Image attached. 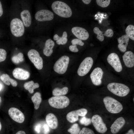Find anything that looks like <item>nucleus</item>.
<instances>
[{"label": "nucleus", "instance_id": "412c9836", "mask_svg": "<svg viewBox=\"0 0 134 134\" xmlns=\"http://www.w3.org/2000/svg\"><path fill=\"white\" fill-rule=\"evenodd\" d=\"M55 45L54 41L50 39L46 40L43 49L44 54L46 56H50L53 53V48Z\"/></svg>", "mask_w": 134, "mask_h": 134}, {"label": "nucleus", "instance_id": "ea45409f", "mask_svg": "<svg viewBox=\"0 0 134 134\" xmlns=\"http://www.w3.org/2000/svg\"><path fill=\"white\" fill-rule=\"evenodd\" d=\"M41 125L40 124H38L36 125L34 127V130L35 132L38 134L40 133L41 131Z\"/></svg>", "mask_w": 134, "mask_h": 134}, {"label": "nucleus", "instance_id": "a18cd8bd", "mask_svg": "<svg viewBox=\"0 0 134 134\" xmlns=\"http://www.w3.org/2000/svg\"><path fill=\"white\" fill-rule=\"evenodd\" d=\"M1 127H2L1 125V123L0 122V131L1 130Z\"/></svg>", "mask_w": 134, "mask_h": 134}, {"label": "nucleus", "instance_id": "72a5a7b5", "mask_svg": "<svg viewBox=\"0 0 134 134\" xmlns=\"http://www.w3.org/2000/svg\"><path fill=\"white\" fill-rule=\"evenodd\" d=\"M79 134H95L94 131L91 129L85 127L83 128L80 131Z\"/></svg>", "mask_w": 134, "mask_h": 134}, {"label": "nucleus", "instance_id": "4be33fe9", "mask_svg": "<svg viewBox=\"0 0 134 134\" xmlns=\"http://www.w3.org/2000/svg\"><path fill=\"white\" fill-rule=\"evenodd\" d=\"M21 17L24 25L26 27H28L31 23V17L29 11L25 10L21 13Z\"/></svg>", "mask_w": 134, "mask_h": 134}, {"label": "nucleus", "instance_id": "c03bdc74", "mask_svg": "<svg viewBox=\"0 0 134 134\" xmlns=\"http://www.w3.org/2000/svg\"><path fill=\"white\" fill-rule=\"evenodd\" d=\"M16 134H26L25 132L22 131H20L17 132Z\"/></svg>", "mask_w": 134, "mask_h": 134}, {"label": "nucleus", "instance_id": "f704fd0d", "mask_svg": "<svg viewBox=\"0 0 134 134\" xmlns=\"http://www.w3.org/2000/svg\"><path fill=\"white\" fill-rule=\"evenodd\" d=\"M7 53L3 49L0 48V62L4 61L6 58Z\"/></svg>", "mask_w": 134, "mask_h": 134}, {"label": "nucleus", "instance_id": "423d86ee", "mask_svg": "<svg viewBox=\"0 0 134 134\" xmlns=\"http://www.w3.org/2000/svg\"><path fill=\"white\" fill-rule=\"evenodd\" d=\"M69 58L66 56H63L59 59L55 63L53 69L54 71L60 74L66 72L69 62Z\"/></svg>", "mask_w": 134, "mask_h": 134}, {"label": "nucleus", "instance_id": "bb28decb", "mask_svg": "<svg viewBox=\"0 0 134 134\" xmlns=\"http://www.w3.org/2000/svg\"><path fill=\"white\" fill-rule=\"evenodd\" d=\"M68 90V88L66 87L62 88H56L53 90L52 94L54 96H63L67 93Z\"/></svg>", "mask_w": 134, "mask_h": 134}, {"label": "nucleus", "instance_id": "20e7f679", "mask_svg": "<svg viewBox=\"0 0 134 134\" xmlns=\"http://www.w3.org/2000/svg\"><path fill=\"white\" fill-rule=\"evenodd\" d=\"M48 102L52 107L57 109H63L69 105L70 101L67 97L61 96H54L50 98L48 100Z\"/></svg>", "mask_w": 134, "mask_h": 134}, {"label": "nucleus", "instance_id": "1a4fd4ad", "mask_svg": "<svg viewBox=\"0 0 134 134\" xmlns=\"http://www.w3.org/2000/svg\"><path fill=\"white\" fill-rule=\"evenodd\" d=\"M91 120L93 126L98 132L103 134L107 131V129L106 125L100 116L98 115H94Z\"/></svg>", "mask_w": 134, "mask_h": 134}, {"label": "nucleus", "instance_id": "e433bc0d", "mask_svg": "<svg viewBox=\"0 0 134 134\" xmlns=\"http://www.w3.org/2000/svg\"><path fill=\"white\" fill-rule=\"evenodd\" d=\"M114 34V33L113 31L111 29H107L103 34L104 35L107 37H111Z\"/></svg>", "mask_w": 134, "mask_h": 134}, {"label": "nucleus", "instance_id": "37998d69", "mask_svg": "<svg viewBox=\"0 0 134 134\" xmlns=\"http://www.w3.org/2000/svg\"><path fill=\"white\" fill-rule=\"evenodd\" d=\"M126 134H134V133L133 130L131 129L129 131L128 133Z\"/></svg>", "mask_w": 134, "mask_h": 134}, {"label": "nucleus", "instance_id": "dca6fc26", "mask_svg": "<svg viewBox=\"0 0 134 134\" xmlns=\"http://www.w3.org/2000/svg\"><path fill=\"white\" fill-rule=\"evenodd\" d=\"M13 76L16 78L20 80H26L30 77L29 72L22 68H16L12 72Z\"/></svg>", "mask_w": 134, "mask_h": 134}, {"label": "nucleus", "instance_id": "a878e982", "mask_svg": "<svg viewBox=\"0 0 134 134\" xmlns=\"http://www.w3.org/2000/svg\"><path fill=\"white\" fill-rule=\"evenodd\" d=\"M31 100L34 104V109H37L42 101L40 93L39 92H36L32 97Z\"/></svg>", "mask_w": 134, "mask_h": 134}, {"label": "nucleus", "instance_id": "6ab92c4d", "mask_svg": "<svg viewBox=\"0 0 134 134\" xmlns=\"http://www.w3.org/2000/svg\"><path fill=\"white\" fill-rule=\"evenodd\" d=\"M129 40V37L126 34L123 35L117 39L119 43L118 47L121 52H124L126 51Z\"/></svg>", "mask_w": 134, "mask_h": 134}, {"label": "nucleus", "instance_id": "ddd939ff", "mask_svg": "<svg viewBox=\"0 0 134 134\" xmlns=\"http://www.w3.org/2000/svg\"><path fill=\"white\" fill-rule=\"evenodd\" d=\"M8 113L10 117L14 121L19 123H22L25 120L23 113L18 109L12 107L8 110Z\"/></svg>", "mask_w": 134, "mask_h": 134}, {"label": "nucleus", "instance_id": "a211bd4d", "mask_svg": "<svg viewBox=\"0 0 134 134\" xmlns=\"http://www.w3.org/2000/svg\"><path fill=\"white\" fill-rule=\"evenodd\" d=\"M123 59L125 65L127 67L131 68L134 66V54L132 51L125 52L123 56Z\"/></svg>", "mask_w": 134, "mask_h": 134}, {"label": "nucleus", "instance_id": "c85d7f7f", "mask_svg": "<svg viewBox=\"0 0 134 134\" xmlns=\"http://www.w3.org/2000/svg\"><path fill=\"white\" fill-rule=\"evenodd\" d=\"M12 61L16 64H18L24 60V56L21 52L19 53L17 55H14L11 58Z\"/></svg>", "mask_w": 134, "mask_h": 134}, {"label": "nucleus", "instance_id": "2eb2a0df", "mask_svg": "<svg viewBox=\"0 0 134 134\" xmlns=\"http://www.w3.org/2000/svg\"><path fill=\"white\" fill-rule=\"evenodd\" d=\"M71 32L76 37L80 40H86L89 37V34L87 31L82 27H74L72 29Z\"/></svg>", "mask_w": 134, "mask_h": 134}, {"label": "nucleus", "instance_id": "0eeeda50", "mask_svg": "<svg viewBox=\"0 0 134 134\" xmlns=\"http://www.w3.org/2000/svg\"><path fill=\"white\" fill-rule=\"evenodd\" d=\"M30 60L37 69H41L43 67V60L38 52L34 49H31L28 53Z\"/></svg>", "mask_w": 134, "mask_h": 134}, {"label": "nucleus", "instance_id": "f3484780", "mask_svg": "<svg viewBox=\"0 0 134 134\" xmlns=\"http://www.w3.org/2000/svg\"><path fill=\"white\" fill-rule=\"evenodd\" d=\"M125 123L124 118L122 117H120L117 119L110 128L111 132L113 134L117 133L123 126Z\"/></svg>", "mask_w": 134, "mask_h": 134}, {"label": "nucleus", "instance_id": "c9c22d12", "mask_svg": "<svg viewBox=\"0 0 134 134\" xmlns=\"http://www.w3.org/2000/svg\"><path fill=\"white\" fill-rule=\"evenodd\" d=\"M71 43L72 45H76L77 44L82 46L84 44V43L82 42L81 40L78 39H73L71 41Z\"/></svg>", "mask_w": 134, "mask_h": 134}, {"label": "nucleus", "instance_id": "f8f14e48", "mask_svg": "<svg viewBox=\"0 0 134 134\" xmlns=\"http://www.w3.org/2000/svg\"><path fill=\"white\" fill-rule=\"evenodd\" d=\"M35 19L39 21H49L52 20L54 17L53 13L46 9H42L37 11L35 15Z\"/></svg>", "mask_w": 134, "mask_h": 134}, {"label": "nucleus", "instance_id": "f03ea898", "mask_svg": "<svg viewBox=\"0 0 134 134\" xmlns=\"http://www.w3.org/2000/svg\"><path fill=\"white\" fill-rule=\"evenodd\" d=\"M103 101L106 109L111 113H118L123 109V106L122 104L111 97H105L103 99Z\"/></svg>", "mask_w": 134, "mask_h": 134}, {"label": "nucleus", "instance_id": "6e6552de", "mask_svg": "<svg viewBox=\"0 0 134 134\" xmlns=\"http://www.w3.org/2000/svg\"><path fill=\"white\" fill-rule=\"evenodd\" d=\"M93 60L91 57L85 58L80 64L77 70V73L80 76L85 75L90 71L93 64Z\"/></svg>", "mask_w": 134, "mask_h": 134}, {"label": "nucleus", "instance_id": "9b49d317", "mask_svg": "<svg viewBox=\"0 0 134 134\" xmlns=\"http://www.w3.org/2000/svg\"><path fill=\"white\" fill-rule=\"evenodd\" d=\"M87 112V109L84 108L70 111L67 114V119L70 123H74L78 120L79 116H85Z\"/></svg>", "mask_w": 134, "mask_h": 134}, {"label": "nucleus", "instance_id": "4c0bfd02", "mask_svg": "<svg viewBox=\"0 0 134 134\" xmlns=\"http://www.w3.org/2000/svg\"><path fill=\"white\" fill-rule=\"evenodd\" d=\"M43 133L44 134H48L50 132V129L48 125L44 124L43 126Z\"/></svg>", "mask_w": 134, "mask_h": 134}, {"label": "nucleus", "instance_id": "393cba45", "mask_svg": "<svg viewBox=\"0 0 134 134\" xmlns=\"http://www.w3.org/2000/svg\"><path fill=\"white\" fill-rule=\"evenodd\" d=\"M67 34L66 31L63 32L62 36H59L57 34H55L53 37L54 40H56V43L58 45L61 44L64 45L67 42Z\"/></svg>", "mask_w": 134, "mask_h": 134}, {"label": "nucleus", "instance_id": "f257e3e1", "mask_svg": "<svg viewBox=\"0 0 134 134\" xmlns=\"http://www.w3.org/2000/svg\"><path fill=\"white\" fill-rule=\"evenodd\" d=\"M54 12L58 16L64 18H69L72 15V11L69 6L60 1H55L51 5Z\"/></svg>", "mask_w": 134, "mask_h": 134}, {"label": "nucleus", "instance_id": "4468645a", "mask_svg": "<svg viewBox=\"0 0 134 134\" xmlns=\"http://www.w3.org/2000/svg\"><path fill=\"white\" fill-rule=\"evenodd\" d=\"M103 72L102 69L99 67L95 68L91 73L90 77L93 83L95 85L99 86L102 83Z\"/></svg>", "mask_w": 134, "mask_h": 134}, {"label": "nucleus", "instance_id": "de8ad7c7", "mask_svg": "<svg viewBox=\"0 0 134 134\" xmlns=\"http://www.w3.org/2000/svg\"><path fill=\"white\" fill-rule=\"evenodd\" d=\"M1 98L0 97V104L1 102Z\"/></svg>", "mask_w": 134, "mask_h": 134}, {"label": "nucleus", "instance_id": "5701e85b", "mask_svg": "<svg viewBox=\"0 0 134 134\" xmlns=\"http://www.w3.org/2000/svg\"><path fill=\"white\" fill-rule=\"evenodd\" d=\"M0 79L3 82L8 85L10 84L14 87H16L17 85V82L15 80L10 78L9 76L6 74H3L0 77Z\"/></svg>", "mask_w": 134, "mask_h": 134}, {"label": "nucleus", "instance_id": "a19ab883", "mask_svg": "<svg viewBox=\"0 0 134 134\" xmlns=\"http://www.w3.org/2000/svg\"><path fill=\"white\" fill-rule=\"evenodd\" d=\"M3 10L2 4L0 0V17H1L3 14Z\"/></svg>", "mask_w": 134, "mask_h": 134}, {"label": "nucleus", "instance_id": "b1692460", "mask_svg": "<svg viewBox=\"0 0 134 134\" xmlns=\"http://www.w3.org/2000/svg\"><path fill=\"white\" fill-rule=\"evenodd\" d=\"M39 85L37 83H34L33 81H31L25 83L24 85V88L28 90L31 94H32L34 92V89L38 88Z\"/></svg>", "mask_w": 134, "mask_h": 134}, {"label": "nucleus", "instance_id": "7c9ffc66", "mask_svg": "<svg viewBox=\"0 0 134 134\" xmlns=\"http://www.w3.org/2000/svg\"><path fill=\"white\" fill-rule=\"evenodd\" d=\"M94 33L97 35V38L101 41H103L104 40V36L103 32L101 31L97 27H95L93 29Z\"/></svg>", "mask_w": 134, "mask_h": 134}, {"label": "nucleus", "instance_id": "473e14b6", "mask_svg": "<svg viewBox=\"0 0 134 134\" xmlns=\"http://www.w3.org/2000/svg\"><path fill=\"white\" fill-rule=\"evenodd\" d=\"M91 120L90 118H87L85 116L82 117L79 121V122L81 124L85 126L89 125L91 124Z\"/></svg>", "mask_w": 134, "mask_h": 134}, {"label": "nucleus", "instance_id": "7ed1b4c3", "mask_svg": "<svg viewBox=\"0 0 134 134\" xmlns=\"http://www.w3.org/2000/svg\"><path fill=\"white\" fill-rule=\"evenodd\" d=\"M107 88L114 94L120 97L126 96L130 91L128 86L124 84L117 83H109L107 86Z\"/></svg>", "mask_w": 134, "mask_h": 134}, {"label": "nucleus", "instance_id": "cd10ccee", "mask_svg": "<svg viewBox=\"0 0 134 134\" xmlns=\"http://www.w3.org/2000/svg\"><path fill=\"white\" fill-rule=\"evenodd\" d=\"M126 34L132 40H134V26L132 25H129L125 30Z\"/></svg>", "mask_w": 134, "mask_h": 134}, {"label": "nucleus", "instance_id": "c756f323", "mask_svg": "<svg viewBox=\"0 0 134 134\" xmlns=\"http://www.w3.org/2000/svg\"><path fill=\"white\" fill-rule=\"evenodd\" d=\"M80 131V128L77 123L73 124L67 130L71 134H79Z\"/></svg>", "mask_w": 134, "mask_h": 134}, {"label": "nucleus", "instance_id": "58836bf2", "mask_svg": "<svg viewBox=\"0 0 134 134\" xmlns=\"http://www.w3.org/2000/svg\"><path fill=\"white\" fill-rule=\"evenodd\" d=\"M69 50L71 52H77L78 51V50L77 47L76 45H71L69 47Z\"/></svg>", "mask_w": 134, "mask_h": 134}, {"label": "nucleus", "instance_id": "49530a36", "mask_svg": "<svg viewBox=\"0 0 134 134\" xmlns=\"http://www.w3.org/2000/svg\"><path fill=\"white\" fill-rule=\"evenodd\" d=\"M2 88V86L1 84L0 83V91L1 90Z\"/></svg>", "mask_w": 134, "mask_h": 134}, {"label": "nucleus", "instance_id": "2f4dec72", "mask_svg": "<svg viewBox=\"0 0 134 134\" xmlns=\"http://www.w3.org/2000/svg\"><path fill=\"white\" fill-rule=\"evenodd\" d=\"M96 3L99 6L102 7H106L108 6L110 4V0H97Z\"/></svg>", "mask_w": 134, "mask_h": 134}, {"label": "nucleus", "instance_id": "39448f33", "mask_svg": "<svg viewBox=\"0 0 134 134\" xmlns=\"http://www.w3.org/2000/svg\"><path fill=\"white\" fill-rule=\"evenodd\" d=\"M10 28L12 34L16 37L22 36L24 33V25L19 19L15 18L11 20L10 24Z\"/></svg>", "mask_w": 134, "mask_h": 134}, {"label": "nucleus", "instance_id": "79ce46f5", "mask_svg": "<svg viewBox=\"0 0 134 134\" xmlns=\"http://www.w3.org/2000/svg\"><path fill=\"white\" fill-rule=\"evenodd\" d=\"M83 2L86 4H89L91 1V0H82Z\"/></svg>", "mask_w": 134, "mask_h": 134}, {"label": "nucleus", "instance_id": "9d476101", "mask_svg": "<svg viewBox=\"0 0 134 134\" xmlns=\"http://www.w3.org/2000/svg\"><path fill=\"white\" fill-rule=\"evenodd\" d=\"M108 63L111 66L116 72H119L122 69V67L118 55L113 53L109 54L107 58Z\"/></svg>", "mask_w": 134, "mask_h": 134}, {"label": "nucleus", "instance_id": "aec40b11", "mask_svg": "<svg viewBox=\"0 0 134 134\" xmlns=\"http://www.w3.org/2000/svg\"><path fill=\"white\" fill-rule=\"evenodd\" d=\"M46 120L49 127L52 129L57 127L58 122L56 116L52 113H49L46 116Z\"/></svg>", "mask_w": 134, "mask_h": 134}]
</instances>
